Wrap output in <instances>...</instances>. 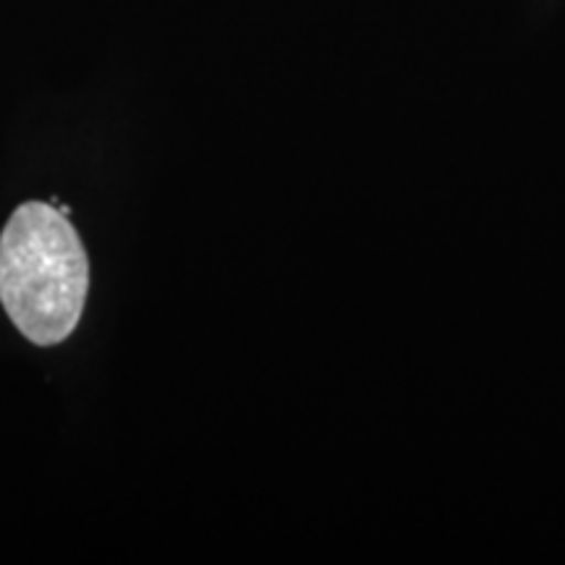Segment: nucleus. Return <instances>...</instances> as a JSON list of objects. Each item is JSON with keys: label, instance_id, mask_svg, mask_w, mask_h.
Wrapping results in <instances>:
<instances>
[{"label": "nucleus", "instance_id": "1", "mask_svg": "<svg viewBox=\"0 0 565 565\" xmlns=\"http://www.w3.org/2000/svg\"><path fill=\"white\" fill-rule=\"evenodd\" d=\"M89 259L68 215L24 202L0 233V303L26 341L58 345L82 320Z\"/></svg>", "mask_w": 565, "mask_h": 565}, {"label": "nucleus", "instance_id": "2", "mask_svg": "<svg viewBox=\"0 0 565 565\" xmlns=\"http://www.w3.org/2000/svg\"><path fill=\"white\" fill-rule=\"evenodd\" d=\"M58 210L63 212V215H71V207H68V204H58Z\"/></svg>", "mask_w": 565, "mask_h": 565}]
</instances>
